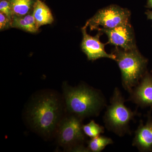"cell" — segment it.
<instances>
[{
	"label": "cell",
	"instance_id": "obj_1",
	"mask_svg": "<svg viewBox=\"0 0 152 152\" xmlns=\"http://www.w3.org/2000/svg\"><path fill=\"white\" fill-rule=\"evenodd\" d=\"M66 110L64 97L57 93L45 90L37 93L26 108V118L30 127L44 138L56 136Z\"/></svg>",
	"mask_w": 152,
	"mask_h": 152
},
{
	"label": "cell",
	"instance_id": "obj_2",
	"mask_svg": "<svg viewBox=\"0 0 152 152\" xmlns=\"http://www.w3.org/2000/svg\"><path fill=\"white\" fill-rule=\"evenodd\" d=\"M63 89L66 111L82 120L98 116L107 105L105 97L100 90L86 84L73 87L64 83Z\"/></svg>",
	"mask_w": 152,
	"mask_h": 152
},
{
	"label": "cell",
	"instance_id": "obj_3",
	"mask_svg": "<svg viewBox=\"0 0 152 152\" xmlns=\"http://www.w3.org/2000/svg\"><path fill=\"white\" fill-rule=\"evenodd\" d=\"M112 53L121 71L123 88L129 93L146 73L148 60L137 48L125 50L115 47Z\"/></svg>",
	"mask_w": 152,
	"mask_h": 152
},
{
	"label": "cell",
	"instance_id": "obj_4",
	"mask_svg": "<svg viewBox=\"0 0 152 152\" xmlns=\"http://www.w3.org/2000/svg\"><path fill=\"white\" fill-rule=\"evenodd\" d=\"M126 102L119 88H115L103 117L106 129L120 137L131 134L130 124L139 115L137 110L132 111L125 105Z\"/></svg>",
	"mask_w": 152,
	"mask_h": 152
},
{
	"label": "cell",
	"instance_id": "obj_5",
	"mask_svg": "<svg viewBox=\"0 0 152 152\" xmlns=\"http://www.w3.org/2000/svg\"><path fill=\"white\" fill-rule=\"evenodd\" d=\"M83 121L69 114L61 122L56 136L59 145L66 151L89 152L84 146L86 136L83 131Z\"/></svg>",
	"mask_w": 152,
	"mask_h": 152
},
{
	"label": "cell",
	"instance_id": "obj_6",
	"mask_svg": "<svg viewBox=\"0 0 152 152\" xmlns=\"http://www.w3.org/2000/svg\"><path fill=\"white\" fill-rule=\"evenodd\" d=\"M131 12L128 9L112 5L100 10L86 24L91 31L110 29L130 23Z\"/></svg>",
	"mask_w": 152,
	"mask_h": 152
},
{
	"label": "cell",
	"instance_id": "obj_7",
	"mask_svg": "<svg viewBox=\"0 0 152 152\" xmlns=\"http://www.w3.org/2000/svg\"><path fill=\"white\" fill-rule=\"evenodd\" d=\"M98 31L107 36L108 41L107 44H111L125 50L137 48L134 29L130 23L113 28Z\"/></svg>",
	"mask_w": 152,
	"mask_h": 152
},
{
	"label": "cell",
	"instance_id": "obj_8",
	"mask_svg": "<svg viewBox=\"0 0 152 152\" xmlns=\"http://www.w3.org/2000/svg\"><path fill=\"white\" fill-rule=\"evenodd\" d=\"M86 26L82 28L83 33L81 48L83 51L86 55L88 60L94 61L101 58H108L110 59H115V56L113 53H107L105 50L106 44L100 40V37L102 33L98 31L95 36H91L88 34Z\"/></svg>",
	"mask_w": 152,
	"mask_h": 152
},
{
	"label": "cell",
	"instance_id": "obj_9",
	"mask_svg": "<svg viewBox=\"0 0 152 152\" xmlns=\"http://www.w3.org/2000/svg\"><path fill=\"white\" fill-rule=\"evenodd\" d=\"M127 101L138 107H152V75L146 72L140 83L131 91Z\"/></svg>",
	"mask_w": 152,
	"mask_h": 152
},
{
	"label": "cell",
	"instance_id": "obj_10",
	"mask_svg": "<svg viewBox=\"0 0 152 152\" xmlns=\"http://www.w3.org/2000/svg\"><path fill=\"white\" fill-rule=\"evenodd\" d=\"M149 114L145 124L142 120L140 121L132 143L141 152L152 151V118Z\"/></svg>",
	"mask_w": 152,
	"mask_h": 152
},
{
	"label": "cell",
	"instance_id": "obj_11",
	"mask_svg": "<svg viewBox=\"0 0 152 152\" xmlns=\"http://www.w3.org/2000/svg\"><path fill=\"white\" fill-rule=\"evenodd\" d=\"M33 15L38 28L44 25L51 24L53 17L48 6L41 0H37L33 9Z\"/></svg>",
	"mask_w": 152,
	"mask_h": 152
},
{
	"label": "cell",
	"instance_id": "obj_12",
	"mask_svg": "<svg viewBox=\"0 0 152 152\" xmlns=\"http://www.w3.org/2000/svg\"><path fill=\"white\" fill-rule=\"evenodd\" d=\"M12 28L20 29L31 33H36L39 31L32 13V14L30 13L23 16H13Z\"/></svg>",
	"mask_w": 152,
	"mask_h": 152
},
{
	"label": "cell",
	"instance_id": "obj_13",
	"mask_svg": "<svg viewBox=\"0 0 152 152\" xmlns=\"http://www.w3.org/2000/svg\"><path fill=\"white\" fill-rule=\"evenodd\" d=\"M9 1L13 16H23L30 13L37 0H9Z\"/></svg>",
	"mask_w": 152,
	"mask_h": 152
},
{
	"label": "cell",
	"instance_id": "obj_14",
	"mask_svg": "<svg viewBox=\"0 0 152 152\" xmlns=\"http://www.w3.org/2000/svg\"><path fill=\"white\" fill-rule=\"evenodd\" d=\"M113 140L105 136L100 135L91 139L87 142L89 151L101 152L109 145L113 144Z\"/></svg>",
	"mask_w": 152,
	"mask_h": 152
},
{
	"label": "cell",
	"instance_id": "obj_15",
	"mask_svg": "<svg viewBox=\"0 0 152 152\" xmlns=\"http://www.w3.org/2000/svg\"><path fill=\"white\" fill-rule=\"evenodd\" d=\"M83 129L86 135L91 139L98 137L104 132V127L96 124L94 120L87 124L83 125Z\"/></svg>",
	"mask_w": 152,
	"mask_h": 152
},
{
	"label": "cell",
	"instance_id": "obj_16",
	"mask_svg": "<svg viewBox=\"0 0 152 152\" xmlns=\"http://www.w3.org/2000/svg\"><path fill=\"white\" fill-rule=\"evenodd\" d=\"M0 12L4 14L10 18L12 19V14L9 0H1Z\"/></svg>",
	"mask_w": 152,
	"mask_h": 152
},
{
	"label": "cell",
	"instance_id": "obj_17",
	"mask_svg": "<svg viewBox=\"0 0 152 152\" xmlns=\"http://www.w3.org/2000/svg\"><path fill=\"white\" fill-rule=\"evenodd\" d=\"M12 19L0 12V30L4 31L12 28Z\"/></svg>",
	"mask_w": 152,
	"mask_h": 152
},
{
	"label": "cell",
	"instance_id": "obj_18",
	"mask_svg": "<svg viewBox=\"0 0 152 152\" xmlns=\"http://www.w3.org/2000/svg\"><path fill=\"white\" fill-rule=\"evenodd\" d=\"M145 14L147 15L148 19L152 20V11H147V12H145Z\"/></svg>",
	"mask_w": 152,
	"mask_h": 152
},
{
	"label": "cell",
	"instance_id": "obj_19",
	"mask_svg": "<svg viewBox=\"0 0 152 152\" xmlns=\"http://www.w3.org/2000/svg\"><path fill=\"white\" fill-rule=\"evenodd\" d=\"M146 7L148 8L152 9V0H147Z\"/></svg>",
	"mask_w": 152,
	"mask_h": 152
}]
</instances>
